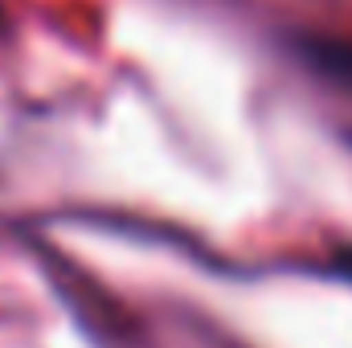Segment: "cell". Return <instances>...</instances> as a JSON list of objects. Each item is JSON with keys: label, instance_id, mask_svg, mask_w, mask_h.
<instances>
[{"label": "cell", "instance_id": "6da1fadb", "mask_svg": "<svg viewBox=\"0 0 352 348\" xmlns=\"http://www.w3.org/2000/svg\"><path fill=\"white\" fill-rule=\"evenodd\" d=\"M303 58H311L316 70H324V74L352 87V45H344V41H307Z\"/></svg>", "mask_w": 352, "mask_h": 348}]
</instances>
